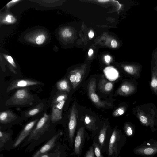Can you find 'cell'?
I'll return each instance as SVG.
<instances>
[{"label":"cell","instance_id":"6da1fadb","mask_svg":"<svg viewBox=\"0 0 157 157\" xmlns=\"http://www.w3.org/2000/svg\"><path fill=\"white\" fill-rule=\"evenodd\" d=\"M134 112L143 125L150 127L153 131L157 130V108L154 104L147 103L137 106Z\"/></svg>","mask_w":157,"mask_h":157},{"label":"cell","instance_id":"7a4b0ae2","mask_svg":"<svg viewBox=\"0 0 157 157\" xmlns=\"http://www.w3.org/2000/svg\"><path fill=\"white\" fill-rule=\"evenodd\" d=\"M34 98L27 88L17 90L6 103V105L12 106L22 105L33 101Z\"/></svg>","mask_w":157,"mask_h":157},{"label":"cell","instance_id":"3957f363","mask_svg":"<svg viewBox=\"0 0 157 157\" xmlns=\"http://www.w3.org/2000/svg\"><path fill=\"white\" fill-rule=\"evenodd\" d=\"M133 151L137 155L145 157L153 156L157 153V140L146 141L135 147Z\"/></svg>","mask_w":157,"mask_h":157},{"label":"cell","instance_id":"277c9868","mask_svg":"<svg viewBox=\"0 0 157 157\" xmlns=\"http://www.w3.org/2000/svg\"><path fill=\"white\" fill-rule=\"evenodd\" d=\"M50 119L51 117L44 113L30 134L28 141H30L33 139H37L38 137L46 132L49 126Z\"/></svg>","mask_w":157,"mask_h":157},{"label":"cell","instance_id":"5b68a950","mask_svg":"<svg viewBox=\"0 0 157 157\" xmlns=\"http://www.w3.org/2000/svg\"><path fill=\"white\" fill-rule=\"evenodd\" d=\"M120 132L117 129H114L111 136L108 149L109 156L116 155L119 152V145L121 140Z\"/></svg>","mask_w":157,"mask_h":157},{"label":"cell","instance_id":"8992f818","mask_svg":"<svg viewBox=\"0 0 157 157\" xmlns=\"http://www.w3.org/2000/svg\"><path fill=\"white\" fill-rule=\"evenodd\" d=\"M78 115V111L74 103L71 106L70 109L68 123L69 137L70 141L71 143H73V142Z\"/></svg>","mask_w":157,"mask_h":157},{"label":"cell","instance_id":"52a82bcc","mask_svg":"<svg viewBox=\"0 0 157 157\" xmlns=\"http://www.w3.org/2000/svg\"><path fill=\"white\" fill-rule=\"evenodd\" d=\"M96 80L95 78H92L89 82L88 86V95L90 99L97 106L104 107L106 105L105 102L100 100L99 97L95 93Z\"/></svg>","mask_w":157,"mask_h":157},{"label":"cell","instance_id":"ba28073f","mask_svg":"<svg viewBox=\"0 0 157 157\" xmlns=\"http://www.w3.org/2000/svg\"><path fill=\"white\" fill-rule=\"evenodd\" d=\"M85 129L81 127L77 131L75 137L74 144L75 154L79 157L82 152L85 141Z\"/></svg>","mask_w":157,"mask_h":157},{"label":"cell","instance_id":"9c48e42d","mask_svg":"<svg viewBox=\"0 0 157 157\" xmlns=\"http://www.w3.org/2000/svg\"><path fill=\"white\" fill-rule=\"evenodd\" d=\"M41 83L38 81L28 79H17L13 81L10 83L6 89L8 92L14 89L22 87H26L32 86L39 85Z\"/></svg>","mask_w":157,"mask_h":157},{"label":"cell","instance_id":"30bf717a","mask_svg":"<svg viewBox=\"0 0 157 157\" xmlns=\"http://www.w3.org/2000/svg\"><path fill=\"white\" fill-rule=\"evenodd\" d=\"M38 119L32 121L26 124L20 133L13 145L14 147L18 146L32 132L33 128L38 121Z\"/></svg>","mask_w":157,"mask_h":157},{"label":"cell","instance_id":"8fae6325","mask_svg":"<svg viewBox=\"0 0 157 157\" xmlns=\"http://www.w3.org/2000/svg\"><path fill=\"white\" fill-rule=\"evenodd\" d=\"M85 71L83 69L72 71L70 72L68 78L73 89L76 88L81 83Z\"/></svg>","mask_w":157,"mask_h":157},{"label":"cell","instance_id":"7c38bea8","mask_svg":"<svg viewBox=\"0 0 157 157\" xmlns=\"http://www.w3.org/2000/svg\"><path fill=\"white\" fill-rule=\"evenodd\" d=\"M59 135L57 134L53 136L44 145L37 151L32 157H40L47 153L55 145L56 141Z\"/></svg>","mask_w":157,"mask_h":157},{"label":"cell","instance_id":"4fadbf2b","mask_svg":"<svg viewBox=\"0 0 157 157\" xmlns=\"http://www.w3.org/2000/svg\"><path fill=\"white\" fill-rule=\"evenodd\" d=\"M65 100L57 104L52 105V111L51 120L52 122L57 121L62 118L63 109Z\"/></svg>","mask_w":157,"mask_h":157},{"label":"cell","instance_id":"5bb4252c","mask_svg":"<svg viewBox=\"0 0 157 157\" xmlns=\"http://www.w3.org/2000/svg\"><path fill=\"white\" fill-rule=\"evenodd\" d=\"M123 68L127 73L138 78L140 75L142 66L139 63L135 62L124 65Z\"/></svg>","mask_w":157,"mask_h":157},{"label":"cell","instance_id":"9a60e30c","mask_svg":"<svg viewBox=\"0 0 157 157\" xmlns=\"http://www.w3.org/2000/svg\"><path fill=\"white\" fill-rule=\"evenodd\" d=\"M137 87L134 84L128 82H125L121 85L117 93L120 95L128 96L134 93Z\"/></svg>","mask_w":157,"mask_h":157},{"label":"cell","instance_id":"2e32d148","mask_svg":"<svg viewBox=\"0 0 157 157\" xmlns=\"http://www.w3.org/2000/svg\"><path fill=\"white\" fill-rule=\"evenodd\" d=\"M151 78L150 86L153 92L157 95V65L151 59Z\"/></svg>","mask_w":157,"mask_h":157},{"label":"cell","instance_id":"e0dca14e","mask_svg":"<svg viewBox=\"0 0 157 157\" xmlns=\"http://www.w3.org/2000/svg\"><path fill=\"white\" fill-rule=\"evenodd\" d=\"M17 118L16 115L10 110L2 111L0 113V122L1 124L10 123Z\"/></svg>","mask_w":157,"mask_h":157},{"label":"cell","instance_id":"ac0fdd59","mask_svg":"<svg viewBox=\"0 0 157 157\" xmlns=\"http://www.w3.org/2000/svg\"><path fill=\"white\" fill-rule=\"evenodd\" d=\"M98 87L102 92L107 93L110 92L113 88V83L105 79L101 80L98 84Z\"/></svg>","mask_w":157,"mask_h":157},{"label":"cell","instance_id":"d6986e66","mask_svg":"<svg viewBox=\"0 0 157 157\" xmlns=\"http://www.w3.org/2000/svg\"><path fill=\"white\" fill-rule=\"evenodd\" d=\"M57 89L61 92H69L70 87L68 81L67 79H64L58 81L56 84Z\"/></svg>","mask_w":157,"mask_h":157},{"label":"cell","instance_id":"ffe728a7","mask_svg":"<svg viewBox=\"0 0 157 157\" xmlns=\"http://www.w3.org/2000/svg\"><path fill=\"white\" fill-rule=\"evenodd\" d=\"M44 106V104L42 103H40L33 108L25 112V115L27 117L34 116L43 109Z\"/></svg>","mask_w":157,"mask_h":157},{"label":"cell","instance_id":"44dd1931","mask_svg":"<svg viewBox=\"0 0 157 157\" xmlns=\"http://www.w3.org/2000/svg\"><path fill=\"white\" fill-rule=\"evenodd\" d=\"M108 127V126L105 123L100 132L98 138L101 150L102 149L104 144Z\"/></svg>","mask_w":157,"mask_h":157},{"label":"cell","instance_id":"7402d4cb","mask_svg":"<svg viewBox=\"0 0 157 157\" xmlns=\"http://www.w3.org/2000/svg\"><path fill=\"white\" fill-rule=\"evenodd\" d=\"M67 98V94L63 92L57 93L53 98L51 105L62 102L64 100H66Z\"/></svg>","mask_w":157,"mask_h":157},{"label":"cell","instance_id":"603a6c76","mask_svg":"<svg viewBox=\"0 0 157 157\" xmlns=\"http://www.w3.org/2000/svg\"><path fill=\"white\" fill-rule=\"evenodd\" d=\"M84 123L87 128L91 130L95 129L94 121L92 117L86 115L84 119Z\"/></svg>","mask_w":157,"mask_h":157},{"label":"cell","instance_id":"cb8c5ba5","mask_svg":"<svg viewBox=\"0 0 157 157\" xmlns=\"http://www.w3.org/2000/svg\"><path fill=\"white\" fill-rule=\"evenodd\" d=\"M10 134L7 132L0 131V147H2L4 144L6 143L9 139Z\"/></svg>","mask_w":157,"mask_h":157},{"label":"cell","instance_id":"d4e9b609","mask_svg":"<svg viewBox=\"0 0 157 157\" xmlns=\"http://www.w3.org/2000/svg\"><path fill=\"white\" fill-rule=\"evenodd\" d=\"M46 38V36L44 34L40 33L36 36L35 42L38 45H41L44 42Z\"/></svg>","mask_w":157,"mask_h":157},{"label":"cell","instance_id":"484cf974","mask_svg":"<svg viewBox=\"0 0 157 157\" xmlns=\"http://www.w3.org/2000/svg\"><path fill=\"white\" fill-rule=\"evenodd\" d=\"M16 19L11 14L6 15L2 20V22L5 24H12L16 22Z\"/></svg>","mask_w":157,"mask_h":157},{"label":"cell","instance_id":"4316f807","mask_svg":"<svg viewBox=\"0 0 157 157\" xmlns=\"http://www.w3.org/2000/svg\"><path fill=\"white\" fill-rule=\"evenodd\" d=\"M124 130L125 133L127 136H131L133 135L134 130L132 126L130 124H125L124 126Z\"/></svg>","mask_w":157,"mask_h":157},{"label":"cell","instance_id":"83f0119b","mask_svg":"<svg viewBox=\"0 0 157 157\" xmlns=\"http://www.w3.org/2000/svg\"><path fill=\"white\" fill-rule=\"evenodd\" d=\"M94 153L96 157H104L101 151L100 145L94 143L93 144Z\"/></svg>","mask_w":157,"mask_h":157},{"label":"cell","instance_id":"f1b7e54d","mask_svg":"<svg viewBox=\"0 0 157 157\" xmlns=\"http://www.w3.org/2000/svg\"><path fill=\"white\" fill-rule=\"evenodd\" d=\"M126 110V108L124 106H121L116 109L113 113V116L117 117L124 114Z\"/></svg>","mask_w":157,"mask_h":157},{"label":"cell","instance_id":"f546056e","mask_svg":"<svg viewBox=\"0 0 157 157\" xmlns=\"http://www.w3.org/2000/svg\"><path fill=\"white\" fill-rule=\"evenodd\" d=\"M3 55L6 60L9 64L14 68H16L17 67L15 63L12 56H10L5 54Z\"/></svg>","mask_w":157,"mask_h":157},{"label":"cell","instance_id":"4dcf8cb0","mask_svg":"<svg viewBox=\"0 0 157 157\" xmlns=\"http://www.w3.org/2000/svg\"><path fill=\"white\" fill-rule=\"evenodd\" d=\"M61 35L63 38H68L72 36V33L69 29L66 28L62 31Z\"/></svg>","mask_w":157,"mask_h":157},{"label":"cell","instance_id":"1f68e13d","mask_svg":"<svg viewBox=\"0 0 157 157\" xmlns=\"http://www.w3.org/2000/svg\"><path fill=\"white\" fill-rule=\"evenodd\" d=\"M85 157H95L93 146L90 147L86 153Z\"/></svg>","mask_w":157,"mask_h":157},{"label":"cell","instance_id":"d6a6232c","mask_svg":"<svg viewBox=\"0 0 157 157\" xmlns=\"http://www.w3.org/2000/svg\"><path fill=\"white\" fill-rule=\"evenodd\" d=\"M152 60L157 65V47L153 51L152 54Z\"/></svg>","mask_w":157,"mask_h":157},{"label":"cell","instance_id":"836d02e7","mask_svg":"<svg viewBox=\"0 0 157 157\" xmlns=\"http://www.w3.org/2000/svg\"><path fill=\"white\" fill-rule=\"evenodd\" d=\"M59 151V149H57L53 152L49 153H46L40 157H55Z\"/></svg>","mask_w":157,"mask_h":157},{"label":"cell","instance_id":"e575fe53","mask_svg":"<svg viewBox=\"0 0 157 157\" xmlns=\"http://www.w3.org/2000/svg\"><path fill=\"white\" fill-rule=\"evenodd\" d=\"M19 1V0H12L9 2L6 5L7 7H10L12 5L17 2Z\"/></svg>","mask_w":157,"mask_h":157},{"label":"cell","instance_id":"d590c367","mask_svg":"<svg viewBox=\"0 0 157 157\" xmlns=\"http://www.w3.org/2000/svg\"><path fill=\"white\" fill-rule=\"evenodd\" d=\"M117 45L116 41L114 40H113L111 42V45L112 47L113 48H116Z\"/></svg>","mask_w":157,"mask_h":157},{"label":"cell","instance_id":"8d00e7d4","mask_svg":"<svg viewBox=\"0 0 157 157\" xmlns=\"http://www.w3.org/2000/svg\"><path fill=\"white\" fill-rule=\"evenodd\" d=\"M111 58L110 56L109 55H106L105 56V62L107 63L109 62Z\"/></svg>","mask_w":157,"mask_h":157},{"label":"cell","instance_id":"74e56055","mask_svg":"<svg viewBox=\"0 0 157 157\" xmlns=\"http://www.w3.org/2000/svg\"><path fill=\"white\" fill-rule=\"evenodd\" d=\"M89 37L90 38H92L94 36V32L92 31H90L88 34Z\"/></svg>","mask_w":157,"mask_h":157},{"label":"cell","instance_id":"f35d334b","mask_svg":"<svg viewBox=\"0 0 157 157\" xmlns=\"http://www.w3.org/2000/svg\"><path fill=\"white\" fill-rule=\"evenodd\" d=\"M93 51L92 49H90L88 51V55L89 56H91L93 54Z\"/></svg>","mask_w":157,"mask_h":157},{"label":"cell","instance_id":"ab89813d","mask_svg":"<svg viewBox=\"0 0 157 157\" xmlns=\"http://www.w3.org/2000/svg\"><path fill=\"white\" fill-rule=\"evenodd\" d=\"M55 157H61V152L60 151H59L58 154Z\"/></svg>","mask_w":157,"mask_h":157},{"label":"cell","instance_id":"60d3db41","mask_svg":"<svg viewBox=\"0 0 157 157\" xmlns=\"http://www.w3.org/2000/svg\"><path fill=\"white\" fill-rule=\"evenodd\" d=\"M154 10L157 12V6L155 7Z\"/></svg>","mask_w":157,"mask_h":157}]
</instances>
